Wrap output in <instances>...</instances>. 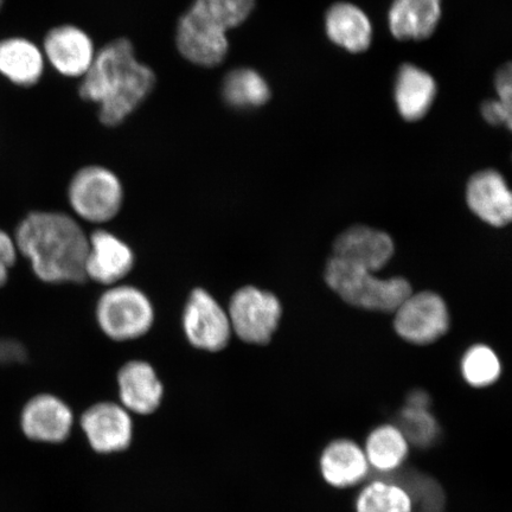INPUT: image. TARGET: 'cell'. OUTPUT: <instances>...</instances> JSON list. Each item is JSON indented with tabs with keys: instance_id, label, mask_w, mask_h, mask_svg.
<instances>
[{
	"instance_id": "1",
	"label": "cell",
	"mask_w": 512,
	"mask_h": 512,
	"mask_svg": "<svg viewBox=\"0 0 512 512\" xmlns=\"http://www.w3.org/2000/svg\"><path fill=\"white\" fill-rule=\"evenodd\" d=\"M14 238L19 256L44 284H82L88 234L73 215L54 210L30 211L17 224Z\"/></svg>"
},
{
	"instance_id": "2",
	"label": "cell",
	"mask_w": 512,
	"mask_h": 512,
	"mask_svg": "<svg viewBox=\"0 0 512 512\" xmlns=\"http://www.w3.org/2000/svg\"><path fill=\"white\" fill-rule=\"evenodd\" d=\"M156 86V75L139 62L133 44L119 38L102 48L80 85L83 100L99 105L101 124H123Z\"/></svg>"
},
{
	"instance_id": "3",
	"label": "cell",
	"mask_w": 512,
	"mask_h": 512,
	"mask_svg": "<svg viewBox=\"0 0 512 512\" xmlns=\"http://www.w3.org/2000/svg\"><path fill=\"white\" fill-rule=\"evenodd\" d=\"M325 279L344 302L364 310L395 312L412 294L405 279L382 280L374 272L335 256L326 267Z\"/></svg>"
},
{
	"instance_id": "4",
	"label": "cell",
	"mask_w": 512,
	"mask_h": 512,
	"mask_svg": "<svg viewBox=\"0 0 512 512\" xmlns=\"http://www.w3.org/2000/svg\"><path fill=\"white\" fill-rule=\"evenodd\" d=\"M95 320L111 341L133 342L149 334L155 325V305L142 288L121 283L102 292L96 302Z\"/></svg>"
},
{
	"instance_id": "5",
	"label": "cell",
	"mask_w": 512,
	"mask_h": 512,
	"mask_svg": "<svg viewBox=\"0 0 512 512\" xmlns=\"http://www.w3.org/2000/svg\"><path fill=\"white\" fill-rule=\"evenodd\" d=\"M67 200L74 217L95 226H102L117 219L123 209L124 184L106 166H83L70 179Z\"/></svg>"
},
{
	"instance_id": "6",
	"label": "cell",
	"mask_w": 512,
	"mask_h": 512,
	"mask_svg": "<svg viewBox=\"0 0 512 512\" xmlns=\"http://www.w3.org/2000/svg\"><path fill=\"white\" fill-rule=\"evenodd\" d=\"M227 312L233 335L247 344L266 345L278 329L281 305L273 293L245 286L230 298Z\"/></svg>"
},
{
	"instance_id": "7",
	"label": "cell",
	"mask_w": 512,
	"mask_h": 512,
	"mask_svg": "<svg viewBox=\"0 0 512 512\" xmlns=\"http://www.w3.org/2000/svg\"><path fill=\"white\" fill-rule=\"evenodd\" d=\"M182 329L191 347L206 352L226 349L233 336L227 309L203 287L194 288L185 300Z\"/></svg>"
},
{
	"instance_id": "8",
	"label": "cell",
	"mask_w": 512,
	"mask_h": 512,
	"mask_svg": "<svg viewBox=\"0 0 512 512\" xmlns=\"http://www.w3.org/2000/svg\"><path fill=\"white\" fill-rule=\"evenodd\" d=\"M136 266V254L110 230L99 228L88 235L85 275L93 283L110 287L124 283Z\"/></svg>"
},
{
	"instance_id": "9",
	"label": "cell",
	"mask_w": 512,
	"mask_h": 512,
	"mask_svg": "<svg viewBox=\"0 0 512 512\" xmlns=\"http://www.w3.org/2000/svg\"><path fill=\"white\" fill-rule=\"evenodd\" d=\"M450 324L446 304L438 294H411L395 311L398 335L414 344H430L446 334Z\"/></svg>"
},
{
	"instance_id": "10",
	"label": "cell",
	"mask_w": 512,
	"mask_h": 512,
	"mask_svg": "<svg viewBox=\"0 0 512 512\" xmlns=\"http://www.w3.org/2000/svg\"><path fill=\"white\" fill-rule=\"evenodd\" d=\"M176 44L185 60L204 68L219 66L229 50L227 31L191 8L179 18Z\"/></svg>"
},
{
	"instance_id": "11",
	"label": "cell",
	"mask_w": 512,
	"mask_h": 512,
	"mask_svg": "<svg viewBox=\"0 0 512 512\" xmlns=\"http://www.w3.org/2000/svg\"><path fill=\"white\" fill-rule=\"evenodd\" d=\"M80 426L89 446L100 454L124 452L134 437L132 415L117 402L95 403L81 415Z\"/></svg>"
},
{
	"instance_id": "12",
	"label": "cell",
	"mask_w": 512,
	"mask_h": 512,
	"mask_svg": "<svg viewBox=\"0 0 512 512\" xmlns=\"http://www.w3.org/2000/svg\"><path fill=\"white\" fill-rule=\"evenodd\" d=\"M41 48L47 63L67 78L85 76L96 55L87 32L68 24L50 29Z\"/></svg>"
},
{
	"instance_id": "13",
	"label": "cell",
	"mask_w": 512,
	"mask_h": 512,
	"mask_svg": "<svg viewBox=\"0 0 512 512\" xmlns=\"http://www.w3.org/2000/svg\"><path fill=\"white\" fill-rule=\"evenodd\" d=\"M21 426L24 434L37 443L61 444L73 431L74 413L59 396L40 394L24 406Z\"/></svg>"
},
{
	"instance_id": "14",
	"label": "cell",
	"mask_w": 512,
	"mask_h": 512,
	"mask_svg": "<svg viewBox=\"0 0 512 512\" xmlns=\"http://www.w3.org/2000/svg\"><path fill=\"white\" fill-rule=\"evenodd\" d=\"M120 405L131 414L156 413L164 399V384L152 364L143 360L128 361L117 375Z\"/></svg>"
},
{
	"instance_id": "15",
	"label": "cell",
	"mask_w": 512,
	"mask_h": 512,
	"mask_svg": "<svg viewBox=\"0 0 512 512\" xmlns=\"http://www.w3.org/2000/svg\"><path fill=\"white\" fill-rule=\"evenodd\" d=\"M47 61L43 50L28 37H0V78L18 88H31L41 82Z\"/></svg>"
},
{
	"instance_id": "16",
	"label": "cell",
	"mask_w": 512,
	"mask_h": 512,
	"mask_svg": "<svg viewBox=\"0 0 512 512\" xmlns=\"http://www.w3.org/2000/svg\"><path fill=\"white\" fill-rule=\"evenodd\" d=\"M334 252L335 258L376 272L392 259L394 243L388 234L380 230L356 226L338 236Z\"/></svg>"
},
{
	"instance_id": "17",
	"label": "cell",
	"mask_w": 512,
	"mask_h": 512,
	"mask_svg": "<svg viewBox=\"0 0 512 512\" xmlns=\"http://www.w3.org/2000/svg\"><path fill=\"white\" fill-rule=\"evenodd\" d=\"M467 203L479 219L504 227L512 219V196L504 178L494 170L482 171L467 185Z\"/></svg>"
},
{
	"instance_id": "18",
	"label": "cell",
	"mask_w": 512,
	"mask_h": 512,
	"mask_svg": "<svg viewBox=\"0 0 512 512\" xmlns=\"http://www.w3.org/2000/svg\"><path fill=\"white\" fill-rule=\"evenodd\" d=\"M441 0H394L389 11L392 34L403 41L430 37L438 27Z\"/></svg>"
},
{
	"instance_id": "19",
	"label": "cell",
	"mask_w": 512,
	"mask_h": 512,
	"mask_svg": "<svg viewBox=\"0 0 512 512\" xmlns=\"http://www.w3.org/2000/svg\"><path fill=\"white\" fill-rule=\"evenodd\" d=\"M319 465L326 483L339 489L362 482L370 467L363 448L344 439L336 440L325 448Z\"/></svg>"
},
{
	"instance_id": "20",
	"label": "cell",
	"mask_w": 512,
	"mask_h": 512,
	"mask_svg": "<svg viewBox=\"0 0 512 512\" xmlns=\"http://www.w3.org/2000/svg\"><path fill=\"white\" fill-rule=\"evenodd\" d=\"M437 95V85L432 76L419 67L405 64L395 81L396 106L408 121L425 117Z\"/></svg>"
},
{
	"instance_id": "21",
	"label": "cell",
	"mask_w": 512,
	"mask_h": 512,
	"mask_svg": "<svg viewBox=\"0 0 512 512\" xmlns=\"http://www.w3.org/2000/svg\"><path fill=\"white\" fill-rule=\"evenodd\" d=\"M325 27L330 40L350 53L367 50L373 37V28L367 15L349 3L332 6L326 14Z\"/></svg>"
},
{
	"instance_id": "22",
	"label": "cell",
	"mask_w": 512,
	"mask_h": 512,
	"mask_svg": "<svg viewBox=\"0 0 512 512\" xmlns=\"http://www.w3.org/2000/svg\"><path fill=\"white\" fill-rule=\"evenodd\" d=\"M363 451L369 466L380 472H390L405 462L409 443L399 427L383 425L369 434Z\"/></svg>"
},
{
	"instance_id": "23",
	"label": "cell",
	"mask_w": 512,
	"mask_h": 512,
	"mask_svg": "<svg viewBox=\"0 0 512 512\" xmlns=\"http://www.w3.org/2000/svg\"><path fill=\"white\" fill-rule=\"evenodd\" d=\"M223 100L236 110L264 106L271 98L270 86L262 76L249 68L234 69L222 83Z\"/></svg>"
},
{
	"instance_id": "24",
	"label": "cell",
	"mask_w": 512,
	"mask_h": 512,
	"mask_svg": "<svg viewBox=\"0 0 512 512\" xmlns=\"http://www.w3.org/2000/svg\"><path fill=\"white\" fill-rule=\"evenodd\" d=\"M412 499L401 486L387 482L370 483L356 501L357 512H412Z\"/></svg>"
},
{
	"instance_id": "25",
	"label": "cell",
	"mask_w": 512,
	"mask_h": 512,
	"mask_svg": "<svg viewBox=\"0 0 512 512\" xmlns=\"http://www.w3.org/2000/svg\"><path fill=\"white\" fill-rule=\"evenodd\" d=\"M399 427L406 439L419 446H427L437 437V422L428 412L427 396L416 392L401 414Z\"/></svg>"
},
{
	"instance_id": "26",
	"label": "cell",
	"mask_w": 512,
	"mask_h": 512,
	"mask_svg": "<svg viewBox=\"0 0 512 512\" xmlns=\"http://www.w3.org/2000/svg\"><path fill=\"white\" fill-rule=\"evenodd\" d=\"M254 6L255 0H195L191 9L228 32L246 22Z\"/></svg>"
},
{
	"instance_id": "27",
	"label": "cell",
	"mask_w": 512,
	"mask_h": 512,
	"mask_svg": "<svg viewBox=\"0 0 512 512\" xmlns=\"http://www.w3.org/2000/svg\"><path fill=\"white\" fill-rule=\"evenodd\" d=\"M462 371L470 386L484 388L498 380L502 367L494 351L485 345H476L466 352Z\"/></svg>"
},
{
	"instance_id": "28",
	"label": "cell",
	"mask_w": 512,
	"mask_h": 512,
	"mask_svg": "<svg viewBox=\"0 0 512 512\" xmlns=\"http://www.w3.org/2000/svg\"><path fill=\"white\" fill-rule=\"evenodd\" d=\"M19 252L14 235L0 228V288L9 283Z\"/></svg>"
},
{
	"instance_id": "29",
	"label": "cell",
	"mask_w": 512,
	"mask_h": 512,
	"mask_svg": "<svg viewBox=\"0 0 512 512\" xmlns=\"http://www.w3.org/2000/svg\"><path fill=\"white\" fill-rule=\"evenodd\" d=\"M483 117L491 125H507L511 127V108L498 100L486 101L482 108Z\"/></svg>"
},
{
	"instance_id": "30",
	"label": "cell",
	"mask_w": 512,
	"mask_h": 512,
	"mask_svg": "<svg viewBox=\"0 0 512 512\" xmlns=\"http://www.w3.org/2000/svg\"><path fill=\"white\" fill-rule=\"evenodd\" d=\"M497 93L499 96L498 101H501L503 105L511 108V67L505 66L498 73L496 79Z\"/></svg>"
},
{
	"instance_id": "31",
	"label": "cell",
	"mask_w": 512,
	"mask_h": 512,
	"mask_svg": "<svg viewBox=\"0 0 512 512\" xmlns=\"http://www.w3.org/2000/svg\"><path fill=\"white\" fill-rule=\"evenodd\" d=\"M5 3H6V0H0V14H2V12L4 10Z\"/></svg>"
}]
</instances>
